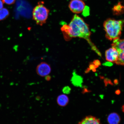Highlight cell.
<instances>
[{
	"instance_id": "cell-14",
	"label": "cell",
	"mask_w": 124,
	"mask_h": 124,
	"mask_svg": "<svg viewBox=\"0 0 124 124\" xmlns=\"http://www.w3.org/2000/svg\"><path fill=\"white\" fill-rule=\"evenodd\" d=\"M15 0H2L3 2L8 5H11L15 2Z\"/></svg>"
},
{
	"instance_id": "cell-3",
	"label": "cell",
	"mask_w": 124,
	"mask_h": 124,
	"mask_svg": "<svg viewBox=\"0 0 124 124\" xmlns=\"http://www.w3.org/2000/svg\"><path fill=\"white\" fill-rule=\"evenodd\" d=\"M42 2L38 4L34 8L32 12L33 19L37 24L42 26L46 23L48 16L49 10Z\"/></svg>"
},
{
	"instance_id": "cell-16",
	"label": "cell",
	"mask_w": 124,
	"mask_h": 124,
	"mask_svg": "<svg viewBox=\"0 0 124 124\" xmlns=\"http://www.w3.org/2000/svg\"><path fill=\"white\" fill-rule=\"evenodd\" d=\"M122 110H123V112H124V106L122 107Z\"/></svg>"
},
{
	"instance_id": "cell-1",
	"label": "cell",
	"mask_w": 124,
	"mask_h": 124,
	"mask_svg": "<svg viewBox=\"0 0 124 124\" xmlns=\"http://www.w3.org/2000/svg\"><path fill=\"white\" fill-rule=\"evenodd\" d=\"M61 30L64 35H66L69 38L78 37L86 40L92 50L99 55L101 56V53L91 41V32L89 26L78 16L74 15L69 24H63Z\"/></svg>"
},
{
	"instance_id": "cell-11",
	"label": "cell",
	"mask_w": 124,
	"mask_h": 124,
	"mask_svg": "<svg viewBox=\"0 0 124 124\" xmlns=\"http://www.w3.org/2000/svg\"><path fill=\"white\" fill-rule=\"evenodd\" d=\"M113 15L116 16H119L124 13V8L121 3L119 2L114 5L112 9Z\"/></svg>"
},
{
	"instance_id": "cell-10",
	"label": "cell",
	"mask_w": 124,
	"mask_h": 124,
	"mask_svg": "<svg viewBox=\"0 0 124 124\" xmlns=\"http://www.w3.org/2000/svg\"><path fill=\"white\" fill-rule=\"evenodd\" d=\"M57 101L59 106L65 107L69 103V98L66 94H61L57 97Z\"/></svg>"
},
{
	"instance_id": "cell-4",
	"label": "cell",
	"mask_w": 124,
	"mask_h": 124,
	"mask_svg": "<svg viewBox=\"0 0 124 124\" xmlns=\"http://www.w3.org/2000/svg\"><path fill=\"white\" fill-rule=\"evenodd\" d=\"M111 46L117 50L118 57L115 63L120 65H124V39L120 38L113 41Z\"/></svg>"
},
{
	"instance_id": "cell-6",
	"label": "cell",
	"mask_w": 124,
	"mask_h": 124,
	"mask_svg": "<svg viewBox=\"0 0 124 124\" xmlns=\"http://www.w3.org/2000/svg\"><path fill=\"white\" fill-rule=\"evenodd\" d=\"M51 71L50 66L45 62H42L37 66L36 72L37 74L41 77H46L50 73Z\"/></svg>"
},
{
	"instance_id": "cell-13",
	"label": "cell",
	"mask_w": 124,
	"mask_h": 124,
	"mask_svg": "<svg viewBox=\"0 0 124 124\" xmlns=\"http://www.w3.org/2000/svg\"><path fill=\"white\" fill-rule=\"evenodd\" d=\"M71 91V88L69 86H66L63 88L62 91L65 94L70 93Z\"/></svg>"
},
{
	"instance_id": "cell-8",
	"label": "cell",
	"mask_w": 124,
	"mask_h": 124,
	"mask_svg": "<svg viewBox=\"0 0 124 124\" xmlns=\"http://www.w3.org/2000/svg\"><path fill=\"white\" fill-rule=\"evenodd\" d=\"M78 124H101L98 119L93 116H87L82 120Z\"/></svg>"
},
{
	"instance_id": "cell-15",
	"label": "cell",
	"mask_w": 124,
	"mask_h": 124,
	"mask_svg": "<svg viewBox=\"0 0 124 124\" xmlns=\"http://www.w3.org/2000/svg\"><path fill=\"white\" fill-rule=\"evenodd\" d=\"M3 1L1 0H0V10H1L3 7Z\"/></svg>"
},
{
	"instance_id": "cell-5",
	"label": "cell",
	"mask_w": 124,
	"mask_h": 124,
	"mask_svg": "<svg viewBox=\"0 0 124 124\" xmlns=\"http://www.w3.org/2000/svg\"><path fill=\"white\" fill-rule=\"evenodd\" d=\"M85 7V3L82 0H72L70 2L69 5L70 10L76 14L83 12Z\"/></svg>"
},
{
	"instance_id": "cell-2",
	"label": "cell",
	"mask_w": 124,
	"mask_h": 124,
	"mask_svg": "<svg viewBox=\"0 0 124 124\" xmlns=\"http://www.w3.org/2000/svg\"><path fill=\"white\" fill-rule=\"evenodd\" d=\"M124 24V19H107L103 24L106 38L111 41L120 38Z\"/></svg>"
},
{
	"instance_id": "cell-17",
	"label": "cell",
	"mask_w": 124,
	"mask_h": 124,
	"mask_svg": "<svg viewBox=\"0 0 124 124\" xmlns=\"http://www.w3.org/2000/svg\"></svg>"
},
{
	"instance_id": "cell-12",
	"label": "cell",
	"mask_w": 124,
	"mask_h": 124,
	"mask_svg": "<svg viewBox=\"0 0 124 124\" xmlns=\"http://www.w3.org/2000/svg\"><path fill=\"white\" fill-rule=\"evenodd\" d=\"M9 12L7 9L4 8L0 10V21L4 20L8 16Z\"/></svg>"
},
{
	"instance_id": "cell-7",
	"label": "cell",
	"mask_w": 124,
	"mask_h": 124,
	"mask_svg": "<svg viewBox=\"0 0 124 124\" xmlns=\"http://www.w3.org/2000/svg\"><path fill=\"white\" fill-rule=\"evenodd\" d=\"M118 55L117 51L112 46L105 52V56L106 60L109 62L115 63L117 60Z\"/></svg>"
},
{
	"instance_id": "cell-9",
	"label": "cell",
	"mask_w": 124,
	"mask_h": 124,
	"mask_svg": "<svg viewBox=\"0 0 124 124\" xmlns=\"http://www.w3.org/2000/svg\"><path fill=\"white\" fill-rule=\"evenodd\" d=\"M120 120V116L116 113H111L108 117V122L109 124H119Z\"/></svg>"
}]
</instances>
